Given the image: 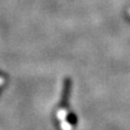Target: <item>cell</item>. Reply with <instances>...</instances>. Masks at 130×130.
<instances>
[{
  "label": "cell",
  "mask_w": 130,
  "mask_h": 130,
  "mask_svg": "<svg viewBox=\"0 0 130 130\" xmlns=\"http://www.w3.org/2000/svg\"><path fill=\"white\" fill-rule=\"evenodd\" d=\"M70 88H71V81H70V79L69 78L65 79L63 93H62V99H61V103H60L61 107L68 106V101H69V98H70Z\"/></svg>",
  "instance_id": "6da1fadb"
},
{
  "label": "cell",
  "mask_w": 130,
  "mask_h": 130,
  "mask_svg": "<svg viewBox=\"0 0 130 130\" xmlns=\"http://www.w3.org/2000/svg\"><path fill=\"white\" fill-rule=\"evenodd\" d=\"M75 120H76V119H75V116H73V115H70V122H71V123H75V122H76Z\"/></svg>",
  "instance_id": "7a4b0ae2"
}]
</instances>
